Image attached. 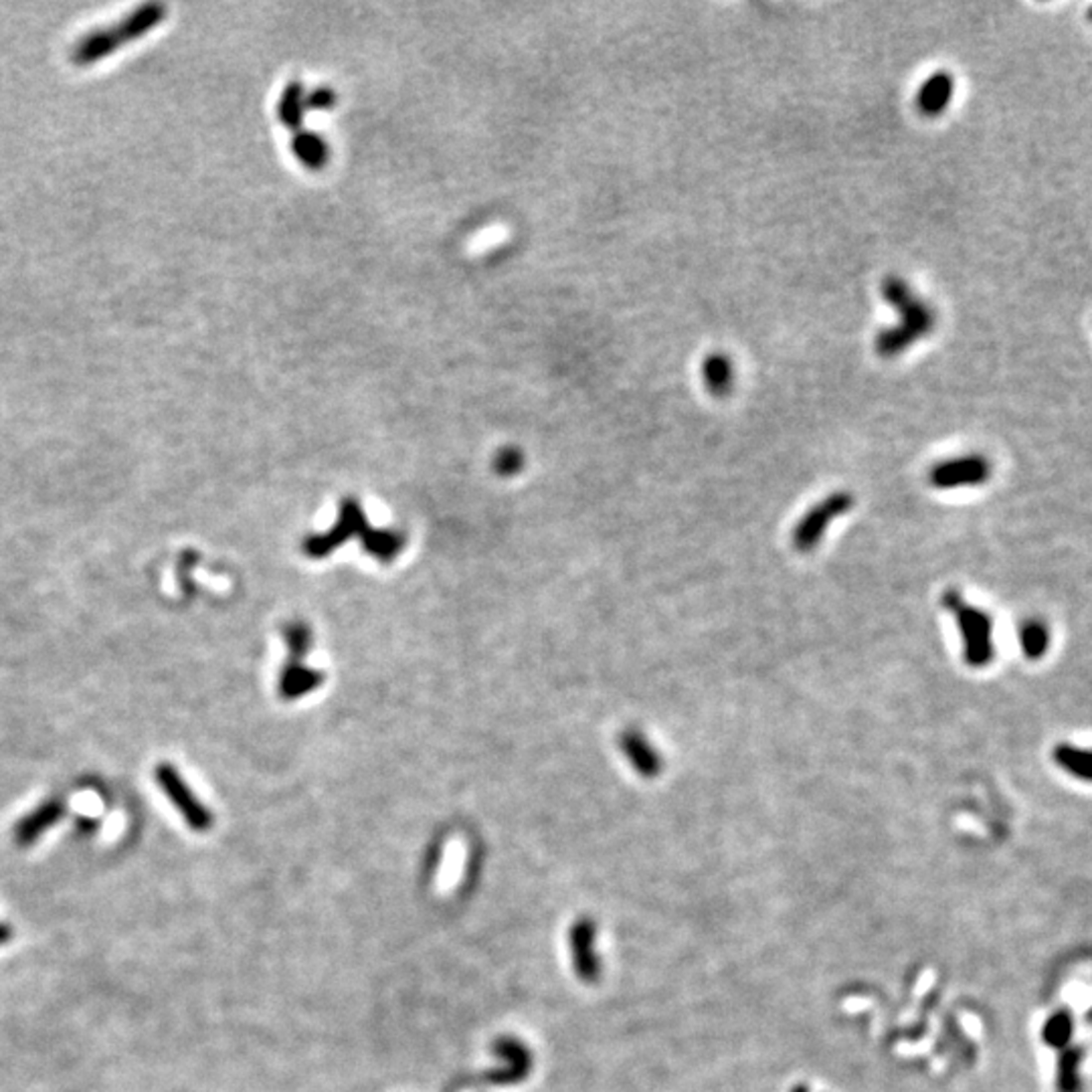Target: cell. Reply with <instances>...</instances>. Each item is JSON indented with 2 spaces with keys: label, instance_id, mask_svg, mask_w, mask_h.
Masks as SVG:
<instances>
[{
  "label": "cell",
  "instance_id": "d6986e66",
  "mask_svg": "<svg viewBox=\"0 0 1092 1092\" xmlns=\"http://www.w3.org/2000/svg\"><path fill=\"white\" fill-rule=\"evenodd\" d=\"M1076 1066H1078V1054H1074V1050H1072V1052L1064 1058V1062H1062L1060 1086H1062L1064 1092H1074V1090H1076V1084H1078Z\"/></svg>",
  "mask_w": 1092,
  "mask_h": 1092
},
{
  "label": "cell",
  "instance_id": "5bb4252c",
  "mask_svg": "<svg viewBox=\"0 0 1092 1092\" xmlns=\"http://www.w3.org/2000/svg\"><path fill=\"white\" fill-rule=\"evenodd\" d=\"M1048 645H1050V632H1048V626L1034 618V620H1027L1021 624L1019 628V647H1021V653L1036 661L1040 657L1046 655L1048 651Z\"/></svg>",
  "mask_w": 1092,
  "mask_h": 1092
},
{
  "label": "cell",
  "instance_id": "7c38bea8",
  "mask_svg": "<svg viewBox=\"0 0 1092 1092\" xmlns=\"http://www.w3.org/2000/svg\"><path fill=\"white\" fill-rule=\"evenodd\" d=\"M322 684V674L308 670L303 661H285L279 674V696L285 700L301 698Z\"/></svg>",
  "mask_w": 1092,
  "mask_h": 1092
},
{
  "label": "cell",
  "instance_id": "ba28073f",
  "mask_svg": "<svg viewBox=\"0 0 1092 1092\" xmlns=\"http://www.w3.org/2000/svg\"><path fill=\"white\" fill-rule=\"evenodd\" d=\"M66 816V804L61 800H49L37 806L31 814L21 818L15 825V839L19 845H33L47 829H51Z\"/></svg>",
  "mask_w": 1092,
  "mask_h": 1092
},
{
  "label": "cell",
  "instance_id": "8992f818",
  "mask_svg": "<svg viewBox=\"0 0 1092 1092\" xmlns=\"http://www.w3.org/2000/svg\"><path fill=\"white\" fill-rule=\"evenodd\" d=\"M992 475V463L984 455H961L953 459H945L937 463L931 473L929 481L937 490H957V488H974V485H982Z\"/></svg>",
  "mask_w": 1092,
  "mask_h": 1092
},
{
  "label": "cell",
  "instance_id": "277c9868",
  "mask_svg": "<svg viewBox=\"0 0 1092 1092\" xmlns=\"http://www.w3.org/2000/svg\"><path fill=\"white\" fill-rule=\"evenodd\" d=\"M156 783L162 789V794L170 800V804L176 808V812L185 818L191 829L195 831H209L213 825V814L207 810L205 804L197 800L189 783L182 779V775L172 767L170 763H160L154 771Z\"/></svg>",
  "mask_w": 1092,
  "mask_h": 1092
},
{
  "label": "cell",
  "instance_id": "5b68a950",
  "mask_svg": "<svg viewBox=\"0 0 1092 1092\" xmlns=\"http://www.w3.org/2000/svg\"><path fill=\"white\" fill-rule=\"evenodd\" d=\"M573 974L585 986H593L601 978V961L597 955V925L591 917H577L567 933Z\"/></svg>",
  "mask_w": 1092,
  "mask_h": 1092
},
{
  "label": "cell",
  "instance_id": "4fadbf2b",
  "mask_svg": "<svg viewBox=\"0 0 1092 1092\" xmlns=\"http://www.w3.org/2000/svg\"><path fill=\"white\" fill-rule=\"evenodd\" d=\"M702 379L714 397H726L735 383L733 360L720 352L708 354L702 362Z\"/></svg>",
  "mask_w": 1092,
  "mask_h": 1092
},
{
  "label": "cell",
  "instance_id": "e0dca14e",
  "mask_svg": "<svg viewBox=\"0 0 1092 1092\" xmlns=\"http://www.w3.org/2000/svg\"><path fill=\"white\" fill-rule=\"evenodd\" d=\"M1070 1031H1072L1070 1015H1068V1013H1058V1015H1054V1017L1048 1021L1044 1036H1046V1040H1048L1050 1044L1062 1046V1044L1070 1038Z\"/></svg>",
  "mask_w": 1092,
  "mask_h": 1092
},
{
  "label": "cell",
  "instance_id": "7a4b0ae2",
  "mask_svg": "<svg viewBox=\"0 0 1092 1092\" xmlns=\"http://www.w3.org/2000/svg\"><path fill=\"white\" fill-rule=\"evenodd\" d=\"M941 603L957 622L965 663L969 667H988L996 657L992 616L980 607L969 605L957 589L945 591Z\"/></svg>",
  "mask_w": 1092,
  "mask_h": 1092
},
{
  "label": "cell",
  "instance_id": "52a82bcc",
  "mask_svg": "<svg viewBox=\"0 0 1092 1092\" xmlns=\"http://www.w3.org/2000/svg\"><path fill=\"white\" fill-rule=\"evenodd\" d=\"M367 528L369 526H367V520H364L360 504L356 500H344L336 526L324 534L308 536L303 540V553L312 559H322L328 553H332V549H336V546L344 542L348 536L356 532H364Z\"/></svg>",
  "mask_w": 1092,
  "mask_h": 1092
},
{
  "label": "cell",
  "instance_id": "ac0fdd59",
  "mask_svg": "<svg viewBox=\"0 0 1092 1092\" xmlns=\"http://www.w3.org/2000/svg\"><path fill=\"white\" fill-rule=\"evenodd\" d=\"M494 465H496V471H498V473H502V475H512V473H516V471L520 469V465H522V455H520V452H516V450H504V452L498 454Z\"/></svg>",
  "mask_w": 1092,
  "mask_h": 1092
},
{
  "label": "cell",
  "instance_id": "9c48e42d",
  "mask_svg": "<svg viewBox=\"0 0 1092 1092\" xmlns=\"http://www.w3.org/2000/svg\"><path fill=\"white\" fill-rule=\"evenodd\" d=\"M620 747L626 753V757L630 759L632 767L641 777L653 779L661 773V767H663L661 755L657 753V749H653V745L645 739V735L636 731V728H630V731H626L620 737Z\"/></svg>",
  "mask_w": 1092,
  "mask_h": 1092
},
{
  "label": "cell",
  "instance_id": "8fae6325",
  "mask_svg": "<svg viewBox=\"0 0 1092 1092\" xmlns=\"http://www.w3.org/2000/svg\"><path fill=\"white\" fill-rule=\"evenodd\" d=\"M953 93H955L953 76L949 72H937L921 86L917 95V105L921 113L935 117V115H941L951 105Z\"/></svg>",
  "mask_w": 1092,
  "mask_h": 1092
},
{
  "label": "cell",
  "instance_id": "ffe728a7",
  "mask_svg": "<svg viewBox=\"0 0 1092 1092\" xmlns=\"http://www.w3.org/2000/svg\"><path fill=\"white\" fill-rule=\"evenodd\" d=\"M13 939V929L5 923H0V945H7Z\"/></svg>",
  "mask_w": 1092,
  "mask_h": 1092
},
{
  "label": "cell",
  "instance_id": "2e32d148",
  "mask_svg": "<svg viewBox=\"0 0 1092 1092\" xmlns=\"http://www.w3.org/2000/svg\"><path fill=\"white\" fill-rule=\"evenodd\" d=\"M1052 757H1054L1056 765L1062 767L1072 777L1082 779V781L1090 779V755H1088V751L1078 749V747L1068 745V743H1062V745H1056Z\"/></svg>",
  "mask_w": 1092,
  "mask_h": 1092
},
{
  "label": "cell",
  "instance_id": "9a60e30c",
  "mask_svg": "<svg viewBox=\"0 0 1092 1092\" xmlns=\"http://www.w3.org/2000/svg\"><path fill=\"white\" fill-rule=\"evenodd\" d=\"M364 549L383 563H391L403 549L405 536L393 530H364Z\"/></svg>",
  "mask_w": 1092,
  "mask_h": 1092
},
{
  "label": "cell",
  "instance_id": "30bf717a",
  "mask_svg": "<svg viewBox=\"0 0 1092 1092\" xmlns=\"http://www.w3.org/2000/svg\"><path fill=\"white\" fill-rule=\"evenodd\" d=\"M494 1052L500 1058L506 1060V1066H504V1070H498L490 1076L492 1082L516 1084V1082L524 1080L530 1074L532 1058H530L528 1048L522 1042H518L514 1038H500L494 1044Z\"/></svg>",
  "mask_w": 1092,
  "mask_h": 1092
},
{
  "label": "cell",
  "instance_id": "6da1fadb",
  "mask_svg": "<svg viewBox=\"0 0 1092 1092\" xmlns=\"http://www.w3.org/2000/svg\"><path fill=\"white\" fill-rule=\"evenodd\" d=\"M880 293L902 320L876 334L874 350L882 358H894L935 330L937 314L902 277L888 275L880 285Z\"/></svg>",
  "mask_w": 1092,
  "mask_h": 1092
},
{
  "label": "cell",
  "instance_id": "3957f363",
  "mask_svg": "<svg viewBox=\"0 0 1092 1092\" xmlns=\"http://www.w3.org/2000/svg\"><path fill=\"white\" fill-rule=\"evenodd\" d=\"M854 508V496L849 492H833L812 506L794 528V546L800 553H810L821 542L827 526Z\"/></svg>",
  "mask_w": 1092,
  "mask_h": 1092
}]
</instances>
